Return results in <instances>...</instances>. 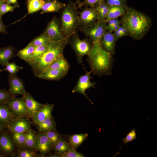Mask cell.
<instances>
[{
    "label": "cell",
    "instance_id": "8d00e7d4",
    "mask_svg": "<svg viewBox=\"0 0 157 157\" xmlns=\"http://www.w3.org/2000/svg\"><path fill=\"white\" fill-rule=\"evenodd\" d=\"M137 137L135 129H133L129 132L124 138L122 139V141L123 144H126L127 146L128 143L135 140Z\"/></svg>",
    "mask_w": 157,
    "mask_h": 157
},
{
    "label": "cell",
    "instance_id": "d4e9b609",
    "mask_svg": "<svg viewBox=\"0 0 157 157\" xmlns=\"http://www.w3.org/2000/svg\"><path fill=\"white\" fill-rule=\"evenodd\" d=\"M35 47L30 42L24 48L19 51L17 55L28 63L31 60Z\"/></svg>",
    "mask_w": 157,
    "mask_h": 157
},
{
    "label": "cell",
    "instance_id": "ba28073f",
    "mask_svg": "<svg viewBox=\"0 0 157 157\" xmlns=\"http://www.w3.org/2000/svg\"><path fill=\"white\" fill-rule=\"evenodd\" d=\"M85 71L84 74L81 76L78 80L76 84L72 90L73 93L77 92L83 94L93 104L92 102L89 99L86 95L85 91L86 90L90 88H94L97 83L91 82L90 79L92 78L91 76L92 71H87L83 66Z\"/></svg>",
    "mask_w": 157,
    "mask_h": 157
},
{
    "label": "cell",
    "instance_id": "816d5d0a",
    "mask_svg": "<svg viewBox=\"0 0 157 157\" xmlns=\"http://www.w3.org/2000/svg\"><path fill=\"white\" fill-rule=\"evenodd\" d=\"M77 4L78 5V6L80 4V3L81 2L80 1V0H77Z\"/></svg>",
    "mask_w": 157,
    "mask_h": 157
},
{
    "label": "cell",
    "instance_id": "83f0119b",
    "mask_svg": "<svg viewBox=\"0 0 157 157\" xmlns=\"http://www.w3.org/2000/svg\"><path fill=\"white\" fill-rule=\"evenodd\" d=\"M27 14H32L41 10L45 3L43 0H26Z\"/></svg>",
    "mask_w": 157,
    "mask_h": 157
},
{
    "label": "cell",
    "instance_id": "ac0fdd59",
    "mask_svg": "<svg viewBox=\"0 0 157 157\" xmlns=\"http://www.w3.org/2000/svg\"><path fill=\"white\" fill-rule=\"evenodd\" d=\"M66 4L57 0H48L42 6L41 14L58 12Z\"/></svg>",
    "mask_w": 157,
    "mask_h": 157
},
{
    "label": "cell",
    "instance_id": "7dc6e473",
    "mask_svg": "<svg viewBox=\"0 0 157 157\" xmlns=\"http://www.w3.org/2000/svg\"><path fill=\"white\" fill-rule=\"evenodd\" d=\"M5 3L9 5L13 4L17 8L19 6L17 0H6Z\"/></svg>",
    "mask_w": 157,
    "mask_h": 157
},
{
    "label": "cell",
    "instance_id": "8992f818",
    "mask_svg": "<svg viewBox=\"0 0 157 157\" xmlns=\"http://www.w3.org/2000/svg\"><path fill=\"white\" fill-rule=\"evenodd\" d=\"M107 23L106 22L98 20L92 24L81 27L83 33L93 42L100 44L101 39L106 31Z\"/></svg>",
    "mask_w": 157,
    "mask_h": 157
},
{
    "label": "cell",
    "instance_id": "d6a6232c",
    "mask_svg": "<svg viewBox=\"0 0 157 157\" xmlns=\"http://www.w3.org/2000/svg\"><path fill=\"white\" fill-rule=\"evenodd\" d=\"M45 133L48 137L52 147L62 137L59 133L56 131V130L49 131Z\"/></svg>",
    "mask_w": 157,
    "mask_h": 157
},
{
    "label": "cell",
    "instance_id": "db71d44e",
    "mask_svg": "<svg viewBox=\"0 0 157 157\" xmlns=\"http://www.w3.org/2000/svg\"><path fill=\"white\" fill-rule=\"evenodd\" d=\"M43 0L45 2V1H47L48 0Z\"/></svg>",
    "mask_w": 157,
    "mask_h": 157
},
{
    "label": "cell",
    "instance_id": "9c48e42d",
    "mask_svg": "<svg viewBox=\"0 0 157 157\" xmlns=\"http://www.w3.org/2000/svg\"><path fill=\"white\" fill-rule=\"evenodd\" d=\"M7 105L13 115L16 117H23L27 114V109L22 97L16 98L13 97L7 101Z\"/></svg>",
    "mask_w": 157,
    "mask_h": 157
},
{
    "label": "cell",
    "instance_id": "836d02e7",
    "mask_svg": "<svg viewBox=\"0 0 157 157\" xmlns=\"http://www.w3.org/2000/svg\"><path fill=\"white\" fill-rule=\"evenodd\" d=\"M23 67L17 65L14 62L12 63H8L6 66V67L3 70L8 71L10 74L16 75L17 73L19 72L20 69H22Z\"/></svg>",
    "mask_w": 157,
    "mask_h": 157
},
{
    "label": "cell",
    "instance_id": "d590c367",
    "mask_svg": "<svg viewBox=\"0 0 157 157\" xmlns=\"http://www.w3.org/2000/svg\"><path fill=\"white\" fill-rule=\"evenodd\" d=\"M48 47V45L47 46H35L31 60L28 63L42 55L47 50Z\"/></svg>",
    "mask_w": 157,
    "mask_h": 157
},
{
    "label": "cell",
    "instance_id": "60d3db41",
    "mask_svg": "<svg viewBox=\"0 0 157 157\" xmlns=\"http://www.w3.org/2000/svg\"><path fill=\"white\" fill-rule=\"evenodd\" d=\"M110 6H119L126 8L127 6V0H105Z\"/></svg>",
    "mask_w": 157,
    "mask_h": 157
},
{
    "label": "cell",
    "instance_id": "52a82bcc",
    "mask_svg": "<svg viewBox=\"0 0 157 157\" xmlns=\"http://www.w3.org/2000/svg\"><path fill=\"white\" fill-rule=\"evenodd\" d=\"M43 33L51 41H60L66 38L62 30L60 21L56 16L49 22Z\"/></svg>",
    "mask_w": 157,
    "mask_h": 157
},
{
    "label": "cell",
    "instance_id": "f907efd6",
    "mask_svg": "<svg viewBox=\"0 0 157 157\" xmlns=\"http://www.w3.org/2000/svg\"><path fill=\"white\" fill-rule=\"evenodd\" d=\"M3 128V126L2 124L0 122V131H1Z\"/></svg>",
    "mask_w": 157,
    "mask_h": 157
},
{
    "label": "cell",
    "instance_id": "4316f807",
    "mask_svg": "<svg viewBox=\"0 0 157 157\" xmlns=\"http://www.w3.org/2000/svg\"><path fill=\"white\" fill-rule=\"evenodd\" d=\"M70 147L68 142L65 138L62 137L52 147V149H53L54 152L62 156L65 153L67 152Z\"/></svg>",
    "mask_w": 157,
    "mask_h": 157
},
{
    "label": "cell",
    "instance_id": "681fc988",
    "mask_svg": "<svg viewBox=\"0 0 157 157\" xmlns=\"http://www.w3.org/2000/svg\"><path fill=\"white\" fill-rule=\"evenodd\" d=\"M6 0H0V6L3 3H5Z\"/></svg>",
    "mask_w": 157,
    "mask_h": 157
},
{
    "label": "cell",
    "instance_id": "6da1fadb",
    "mask_svg": "<svg viewBox=\"0 0 157 157\" xmlns=\"http://www.w3.org/2000/svg\"><path fill=\"white\" fill-rule=\"evenodd\" d=\"M126 12L120 19L128 31L129 36L135 40L142 39L151 28V18L145 13L127 6Z\"/></svg>",
    "mask_w": 157,
    "mask_h": 157
},
{
    "label": "cell",
    "instance_id": "4dcf8cb0",
    "mask_svg": "<svg viewBox=\"0 0 157 157\" xmlns=\"http://www.w3.org/2000/svg\"><path fill=\"white\" fill-rule=\"evenodd\" d=\"M51 41L49 38L43 33L30 42L35 46H47Z\"/></svg>",
    "mask_w": 157,
    "mask_h": 157
},
{
    "label": "cell",
    "instance_id": "5b68a950",
    "mask_svg": "<svg viewBox=\"0 0 157 157\" xmlns=\"http://www.w3.org/2000/svg\"><path fill=\"white\" fill-rule=\"evenodd\" d=\"M69 43L75 53L78 63L83 64V57L89 53L93 43L89 39H81L76 33L70 37Z\"/></svg>",
    "mask_w": 157,
    "mask_h": 157
},
{
    "label": "cell",
    "instance_id": "f35d334b",
    "mask_svg": "<svg viewBox=\"0 0 157 157\" xmlns=\"http://www.w3.org/2000/svg\"><path fill=\"white\" fill-rule=\"evenodd\" d=\"M13 97L9 91L0 89V104L6 103L10 99Z\"/></svg>",
    "mask_w": 157,
    "mask_h": 157
},
{
    "label": "cell",
    "instance_id": "7bdbcfd3",
    "mask_svg": "<svg viewBox=\"0 0 157 157\" xmlns=\"http://www.w3.org/2000/svg\"><path fill=\"white\" fill-rule=\"evenodd\" d=\"M121 22L120 20L118 19V18L109 20L106 23V31L114 24Z\"/></svg>",
    "mask_w": 157,
    "mask_h": 157
},
{
    "label": "cell",
    "instance_id": "e0dca14e",
    "mask_svg": "<svg viewBox=\"0 0 157 157\" xmlns=\"http://www.w3.org/2000/svg\"><path fill=\"white\" fill-rule=\"evenodd\" d=\"M68 70L58 69H47L38 78L47 80L58 81L64 77L67 74Z\"/></svg>",
    "mask_w": 157,
    "mask_h": 157
},
{
    "label": "cell",
    "instance_id": "c3c4849f",
    "mask_svg": "<svg viewBox=\"0 0 157 157\" xmlns=\"http://www.w3.org/2000/svg\"><path fill=\"white\" fill-rule=\"evenodd\" d=\"M46 157H62V156L60 154L54 152L47 155Z\"/></svg>",
    "mask_w": 157,
    "mask_h": 157
},
{
    "label": "cell",
    "instance_id": "2e32d148",
    "mask_svg": "<svg viewBox=\"0 0 157 157\" xmlns=\"http://www.w3.org/2000/svg\"><path fill=\"white\" fill-rule=\"evenodd\" d=\"M27 109V114L32 117L44 105L36 101L28 92H26L23 95Z\"/></svg>",
    "mask_w": 157,
    "mask_h": 157
},
{
    "label": "cell",
    "instance_id": "d6986e66",
    "mask_svg": "<svg viewBox=\"0 0 157 157\" xmlns=\"http://www.w3.org/2000/svg\"><path fill=\"white\" fill-rule=\"evenodd\" d=\"M88 136L87 133L70 135L68 137V142L71 147L76 149L87 139Z\"/></svg>",
    "mask_w": 157,
    "mask_h": 157
},
{
    "label": "cell",
    "instance_id": "ffe728a7",
    "mask_svg": "<svg viewBox=\"0 0 157 157\" xmlns=\"http://www.w3.org/2000/svg\"><path fill=\"white\" fill-rule=\"evenodd\" d=\"M14 56V50L11 46L0 47V64L2 66H6Z\"/></svg>",
    "mask_w": 157,
    "mask_h": 157
},
{
    "label": "cell",
    "instance_id": "cb8c5ba5",
    "mask_svg": "<svg viewBox=\"0 0 157 157\" xmlns=\"http://www.w3.org/2000/svg\"><path fill=\"white\" fill-rule=\"evenodd\" d=\"M13 139L8 135L0 136V148L4 152L10 153L13 151L14 144Z\"/></svg>",
    "mask_w": 157,
    "mask_h": 157
},
{
    "label": "cell",
    "instance_id": "44dd1931",
    "mask_svg": "<svg viewBox=\"0 0 157 157\" xmlns=\"http://www.w3.org/2000/svg\"><path fill=\"white\" fill-rule=\"evenodd\" d=\"M36 124L39 131L45 133L52 130H56V123L52 116Z\"/></svg>",
    "mask_w": 157,
    "mask_h": 157
},
{
    "label": "cell",
    "instance_id": "ab89813d",
    "mask_svg": "<svg viewBox=\"0 0 157 157\" xmlns=\"http://www.w3.org/2000/svg\"><path fill=\"white\" fill-rule=\"evenodd\" d=\"M16 7L8 4L6 3L2 4L0 6V16L2 17L5 14L8 12H13Z\"/></svg>",
    "mask_w": 157,
    "mask_h": 157
},
{
    "label": "cell",
    "instance_id": "f1b7e54d",
    "mask_svg": "<svg viewBox=\"0 0 157 157\" xmlns=\"http://www.w3.org/2000/svg\"><path fill=\"white\" fill-rule=\"evenodd\" d=\"M109 6L104 1L94 8L98 13V20L105 21L108 12Z\"/></svg>",
    "mask_w": 157,
    "mask_h": 157
},
{
    "label": "cell",
    "instance_id": "8fae6325",
    "mask_svg": "<svg viewBox=\"0 0 157 157\" xmlns=\"http://www.w3.org/2000/svg\"><path fill=\"white\" fill-rule=\"evenodd\" d=\"M35 149L39 151L44 157L49 153L52 147L46 134L39 131L36 134Z\"/></svg>",
    "mask_w": 157,
    "mask_h": 157
},
{
    "label": "cell",
    "instance_id": "74e56055",
    "mask_svg": "<svg viewBox=\"0 0 157 157\" xmlns=\"http://www.w3.org/2000/svg\"><path fill=\"white\" fill-rule=\"evenodd\" d=\"M39 156L35 152L28 149L20 150L18 154L19 157H39Z\"/></svg>",
    "mask_w": 157,
    "mask_h": 157
},
{
    "label": "cell",
    "instance_id": "3957f363",
    "mask_svg": "<svg viewBox=\"0 0 157 157\" xmlns=\"http://www.w3.org/2000/svg\"><path fill=\"white\" fill-rule=\"evenodd\" d=\"M69 38L51 41L47 49L42 55L28 63L35 76L38 78L59 55L63 53L65 47L69 43Z\"/></svg>",
    "mask_w": 157,
    "mask_h": 157
},
{
    "label": "cell",
    "instance_id": "7c38bea8",
    "mask_svg": "<svg viewBox=\"0 0 157 157\" xmlns=\"http://www.w3.org/2000/svg\"><path fill=\"white\" fill-rule=\"evenodd\" d=\"M12 132L23 133L31 129L30 122L22 117H16L11 120L7 125Z\"/></svg>",
    "mask_w": 157,
    "mask_h": 157
},
{
    "label": "cell",
    "instance_id": "7a4b0ae2",
    "mask_svg": "<svg viewBox=\"0 0 157 157\" xmlns=\"http://www.w3.org/2000/svg\"><path fill=\"white\" fill-rule=\"evenodd\" d=\"M87 55V61L93 75L101 77L111 75L114 58L102 48L100 44L94 43Z\"/></svg>",
    "mask_w": 157,
    "mask_h": 157
},
{
    "label": "cell",
    "instance_id": "1f68e13d",
    "mask_svg": "<svg viewBox=\"0 0 157 157\" xmlns=\"http://www.w3.org/2000/svg\"><path fill=\"white\" fill-rule=\"evenodd\" d=\"M13 141L19 146L25 147V132L23 133L12 132Z\"/></svg>",
    "mask_w": 157,
    "mask_h": 157
},
{
    "label": "cell",
    "instance_id": "bcb514c9",
    "mask_svg": "<svg viewBox=\"0 0 157 157\" xmlns=\"http://www.w3.org/2000/svg\"><path fill=\"white\" fill-rule=\"evenodd\" d=\"M1 17L0 16V33L6 34L7 33L6 26L2 22Z\"/></svg>",
    "mask_w": 157,
    "mask_h": 157
},
{
    "label": "cell",
    "instance_id": "f546056e",
    "mask_svg": "<svg viewBox=\"0 0 157 157\" xmlns=\"http://www.w3.org/2000/svg\"><path fill=\"white\" fill-rule=\"evenodd\" d=\"M25 148L28 149H35L36 134L31 129L25 132Z\"/></svg>",
    "mask_w": 157,
    "mask_h": 157
},
{
    "label": "cell",
    "instance_id": "9a60e30c",
    "mask_svg": "<svg viewBox=\"0 0 157 157\" xmlns=\"http://www.w3.org/2000/svg\"><path fill=\"white\" fill-rule=\"evenodd\" d=\"M54 107L53 104L47 103L40 110L37 111L31 117L34 122L37 124L46 118L51 117V113Z\"/></svg>",
    "mask_w": 157,
    "mask_h": 157
},
{
    "label": "cell",
    "instance_id": "f6af8a7d",
    "mask_svg": "<svg viewBox=\"0 0 157 157\" xmlns=\"http://www.w3.org/2000/svg\"><path fill=\"white\" fill-rule=\"evenodd\" d=\"M121 24V22L117 23L111 27L107 31L112 33L113 32H114L117 30L119 28Z\"/></svg>",
    "mask_w": 157,
    "mask_h": 157
},
{
    "label": "cell",
    "instance_id": "4fadbf2b",
    "mask_svg": "<svg viewBox=\"0 0 157 157\" xmlns=\"http://www.w3.org/2000/svg\"><path fill=\"white\" fill-rule=\"evenodd\" d=\"M8 81L9 87V91L13 96L23 95L26 92L22 81L16 75L10 74Z\"/></svg>",
    "mask_w": 157,
    "mask_h": 157
},
{
    "label": "cell",
    "instance_id": "277c9868",
    "mask_svg": "<svg viewBox=\"0 0 157 157\" xmlns=\"http://www.w3.org/2000/svg\"><path fill=\"white\" fill-rule=\"evenodd\" d=\"M76 3L69 1L63 8L60 21L63 34L66 38H70L76 33L80 26L79 13Z\"/></svg>",
    "mask_w": 157,
    "mask_h": 157
},
{
    "label": "cell",
    "instance_id": "484cf974",
    "mask_svg": "<svg viewBox=\"0 0 157 157\" xmlns=\"http://www.w3.org/2000/svg\"><path fill=\"white\" fill-rule=\"evenodd\" d=\"M15 118L7 105H0V122L1 123L8 125L9 122Z\"/></svg>",
    "mask_w": 157,
    "mask_h": 157
},
{
    "label": "cell",
    "instance_id": "f5cc1de1",
    "mask_svg": "<svg viewBox=\"0 0 157 157\" xmlns=\"http://www.w3.org/2000/svg\"><path fill=\"white\" fill-rule=\"evenodd\" d=\"M3 71V69H0V73L2 71Z\"/></svg>",
    "mask_w": 157,
    "mask_h": 157
},
{
    "label": "cell",
    "instance_id": "7402d4cb",
    "mask_svg": "<svg viewBox=\"0 0 157 157\" xmlns=\"http://www.w3.org/2000/svg\"><path fill=\"white\" fill-rule=\"evenodd\" d=\"M126 12V9L125 8L117 6H110L105 21L107 23L110 19L117 18L124 15Z\"/></svg>",
    "mask_w": 157,
    "mask_h": 157
},
{
    "label": "cell",
    "instance_id": "b9f144b4",
    "mask_svg": "<svg viewBox=\"0 0 157 157\" xmlns=\"http://www.w3.org/2000/svg\"><path fill=\"white\" fill-rule=\"evenodd\" d=\"M85 155L77 151L76 149L70 147L69 149L67 152L65 153L62 157H84Z\"/></svg>",
    "mask_w": 157,
    "mask_h": 157
},
{
    "label": "cell",
    "instance_id": "30bf717a",
    "mask_svg": "<svg viewBox=\"0 0 157 157\" xmlns=\"http://www.w3.org/2000/svg\"><path fill=\"white\" fill-rule=\"evenodd\" d=\"M81 27L92 24L98 19V13L94 8L86 7L79 12Z\"/></svg>",
    "mask_w": 157,
    "mask_h": 157
},
{
    "label": "cell",
    "instance_id": "5bb4252c",
    "mask_svg": "<svg viewBox=\"0 0 157 157\" xmlns=\"http://www.w3.org/2000/svg\"><path fill=\"white\" fill-rule=\"evenodd\" d=\"M116 42L113 33L106 31L101 39L100 44L105 51L113 56L116 52Z\"/></svg>",
    "mask_w": 157,
    "mask_h": 157
},
{
    "label": "cell",
    "instance_id": "ee69618b",
    "mask_svg": "<svg viewBox=\"0 0 157 157\" xmlns=\"http://www.w3.org/2000/svg\"><path fill=\"white\" fill-rule=\"evenodd\" d=\"M118 30L120 31L122 37L126 36H129V35L128 31L122 24L120 25Z\"/></svg>",
    "mask_w": 157,
    "mask_h": 157
},
{
    "label": "cell",
    "instance_id": "603a6c76",
    "mask_svg": "<svg viewBox=\"0 0 157 157\" xmlns=\"http://www.w3.org/2000/svg\"><path fill=\"white\" fill-rule=\"evenodd\" d=\"M70 65L65 58L63 53L59 55L47 69H58L68 71Z\"/></svg>",
    "mask_w": 157,
    "mask_h": 157
},
{
    "label": "cell",
    "instance_id": "e575fe53",
    "mask_svg": "<svg viewBox=\"0 0 157 157\" xmlns=\"http://www.w3.org/2000/svg\"><path fill=\"white\" fill-rule=\"evenodd\" d=\"M105 0H84L81 2L78 7L81 8L83 6L95 8Z\"/></svg>",
    "mask_w": 157,
    "mask_h": 157
}]
</instances>
